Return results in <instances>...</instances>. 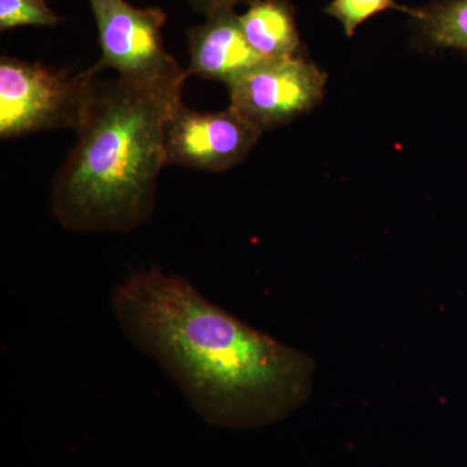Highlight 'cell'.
Segmentation results:
<instances>
[{"instance_id":"1","label":"cell","mask_w":467,"mask_h":467,"mask_svg":"<svg viewBox=\"0 0 467 467\" xmlns=\"http://www.w3.org/2000/svg\"><path fill=\"white\" fill-rule=\"evenodd\" d=\"M112 312L129 342L167 373L209 425L256 430L310 398L316 364L158 266L117 285Z\"/></svg>"},{"instance_id":"2","label":"cell","mask_w":467,"mask_h":467,"mask_svg":"<svg viewBox=\"0 0 467 467\" xmlns=\"http://www.w3.org/2000/svg\"><path fill=\"white\" fill-rule=\"evenodd\" d=\"M98 76L78 140L55 178L51 212L69 232L128 233L152 217L159 174L167 165L165 126L183 103V85Z\"/></svg>"},{"instance_id":"3","label":"cell","mask_w":467,"mask_h":467,"mask_svg":"<svg viewBox=\"0 0 467 467\" xmlns=\"http://www.w3.org/2000/svg\"><path fill=\"white\" fill-rule=\"evenodd\" d=\"M91 69L72 73L29 63L16 57L0 58V137L73 129L84 116L92 81Z\"/></svg>"},{"instance_id":"4","label":"cell","mask_w":467,"mask_h":467,"mask_svg":"<svg viewBox=\"0 0 467 467\" xmlns=\"http://www.w3.org/2000/svg\"><path fill=\"white\" fill-rule=\"evenodd\" d=\"M101 57L90 69H112L121 78L146 85H184L186 70L167 51L162 38L167 15L160 8H137L126 0H88Z\"/></svg>"},{"instance_id":"5","label":"cell","mask_w":467,"mask_h":467,"mask_svg":"<svg viewBox=\"0 0 467 467\" xmlns=\"http://www.w3.org/2000/svg\"><path fill=\"white\" fill-rule=\"evenodd\" d=\"M325 86V73L299 55L265 60L227 85L229 107L264 134L315 109Z\"/></svg>"},{"instance_id":"6","label":"cell","mask_w":467,"mask_h":467,"mask_svg":"<svg viewBox=\"0 0 467 467\" xmlns=\"http://www.w3.org/2000/svg\"><path fill=\"white\" fill-rule=\"evenodd\" d=\"M263 135L235 110L198 112L180 104L165 126L167 165L223 171L236 167Z\"/></svg>"},{"instance_id":"7","label":"cell","mask_w":467,"mask_h":467,"mask_svg":"<svg viewBox=\"0 0 467 467\" xmlns=\"http://www.w3.org/2000/svg\"><path fill=\"white\" fill-rule=\"evenodd\" d=\"M189 36V76L214 79L230 85L245 72L265 61L243 33L239 15L234 8L207 15L202 26L187 32Z\"/></svg>"},{"instance_id":"8","label":"cell","mask_w":467,"mask_h":467,"mask_svg":"<svg viewBox=\"0 0 467 467\" xmlns=\"http://www.w3.org/2000/svg\"><path fill=\"white\" fill-rule=\"evenodd\" d=\"M239 23L251 47L265 60L296 57L300 36L287 0H252Z\"/></svg>"},{"instance_id":"9","label":"cell","mask_w":467,"mask_h":467,"mask_svg":"<svg viewBox=\"0 0 467 467\" xmlns=\"http://www.w3.org/2000/svg\"><path fill=\"white\" fill-rule=\"evenodd\" d=\"M420 36L432 47L467 52V0H435L423 8H408Z\"/></svg>"},{"instance_id":"10","label":"cell","mask_w":467,"mask_h":467,"mask_svg":"<svg viewBox=\"0 0 467 467\" xmlns=\"http://www.w3.org/2000/svg\"><path fill=\"white\" fill-rule=\"evenodd\" d=\"M58 21L46 0H0L2 32L18 26H55Z\"/></svg>"},{"instance_id":"11","label":"cell","mask_w":467,"mask_h":467,"mask_svg":"<svg viewBox=\"0 0 467 467\" xmlns=\"http://www.w3.org/2000/svg\"><path fill=\"white\" fill-rule=\"evenodd\" d=\"M392 8L408 11L396 5L395 0H333L325 11L342 24L347 36H352L368 18Z\"/></svg>"},{"instance_id":"12","label":"cell","mask_w":467,"mask_h":467,"mask_svg":"<svg viewBox=\"0 0 467 467\" xmlns=\"http://www.w3.org/2000/svg\"><path fill=\"white\" fill-rule=\"evenodd\" d=\"M195 8L204 12L205 16L220 9L234 8L238 3L245 2V0H190ZM252 2V0H251Z\"/></svg>"}]
</instances>
